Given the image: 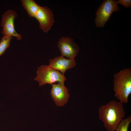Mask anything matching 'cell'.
<instances>
[{"instance_id":"6da1fadb","label":"cell","mask_w":131,"mask_h":131,"mask_svg":"<svg viewBox=\"0 0 131 131\" xmlns=\"http://www.w3.org/2000/svg\"><path fill=\"white\" fill-rule=\"evenodd\" d=\"M98 111L99 119L108 131H115L125 115L123 104L115 100L101 106Z\"/></svg>"},{"instance_id":"7a4b0ae2","label":"cell","mask_w":131,"mask_h":131,"mask_svg":"<svg viewBox=\"0 0 131 131\" xmlns=\"http://www.w3.org/2000/svg\"><path fill=\"white\" fill-rule=\"evenodd\" d=\"M114 79L115 96L122 104L128 103L131 93V68H125L116 73Z\"/></svg>"},{"instance_id":"3957f363","label":"cell","mask_w":131,"mask_h":131,"mask_svg":"<svg viewBox=\"0 0 131 131\" xmlns=\"http://www.w3.org/2000/svg\"><path fill=\"white\" fill-rule=\"evenodd\" d=\"M37 76L34 80L38 81L40 86L46 83L51 85L57 82L64 84L66 78L58 70L54 69L49 65H42L38 67Z\"/></svg>"},{"instance_id":"277c9868","label":"cell","mask_w":131,"mask_h":131,"mask_svg":"<svg viewBox=\"0 0 131 131\" xmlns=\"http://www.w3.org/2000/svg\"><path fill=\"white\" fill-rule=\"evenodd\" d=\"M118 4L117 1L114 0H106L103 2L96 12L95 21L97 27H103L113 12L119 10Z\"/></svg>"},{"instance_id":"5b68a950","label":"cell","mask_w":131,"mask_h":131,"mask_svg":"<svg viewBox=\"0 0 131 131\" xmlns=\"http://www.w3.org/2000/svg\"><path fill=\"white\" fill-rule=\"evenodd\" d=\"M17 16L16 13L13 10L6 11L2 16L0 25L2 27L1 32L4 35L15 37L17 40H20L22 38V36L16 31L14 25V21Z\"/></svg>"},{"instance_id":"8992f818","label":"cell","mask_w":131,"mask_h":131,"mask_svg":"<svg viewBox=\"0 0 131 131\" xmlns=\"http://www.w3.org/2000/svg\"><path fill=\"white\" fill-rule=\"evenodd\" d=\"M57 46L62 55L68 59H74L79 51V47L72 39L63 37L58 41Z\"/></svg>"},{"instance_id":"52a82bcc","label":"cell","mask_w":131,"mask_h":131,"mask_svg":"<svg viewBox=\"0 0 131 131\" xmlns=\"http://www.w3.org/2000/svg\"><path fill=\"white\" fill-rule=\"evenodd\" d=\"M35 18L39 22L40 28L46 33L50 29L54 22L52 11L46 6H40Z\"/></svg>"},{"instance_id":"ba28073f","label":"cell","mask_w":131,"mask_h":131,"mask_svg":"<svg viewBox=\"0 0 131 131\" xmlns=\"http://www.w3.org/2000/svg\"><path fill=\"white\" fill-rule=\"evenodd\" d=\"M50 94L56 105L58 106H63L67 102L70 95L68 90L60 82L52 85Z\"/></svg>"},{"instance_id":"9c48e42d","label":"cell","mask_w":131,"mask_h":131,"mask_svg":"<svg viewBox=\"0 0 131 131\" xmlns=\"http://www.w3.org/2000/svg\"><path fill=\"white\" fill-rule=\"evenodd\" d=\"M76 64L74 59H66L61 55L53 59H50L49 66L54 69L59 71L61 73L64 75L67 70L74 67Z\"/></svg>"},{"instance_id":"30bf717a","label":"cell","mask_w":131,"mask_h":131,"mask_svg":"<svg viewBox=\"0 0 131 131\" xmlns=\"http://www.w3.org/2000/svg\"><path fill=\"white\" fill-rule=\"evenodd\" d=\"M22 5L29 16L35 17L40 6L33 0H21Z\"/></svg>"},{"instance_id":"8fae6325","label":"cell","mask_w":131,"mask_h":131,"mask_svg":"<svg viewBox=\"0 0 131 131\" xmlns=\"http://www.w3.org/2000/svg\"><path fill=\"white\" fill-rule=\"evenodd\" d=\"M12 38V36L7 35H4L1 38L0 41V56L10 47Z\"/></svg>"},{"instance_id":"7c38bea8","label":"cell","mask_w":131,"mask_h":131,"mask_svg":"<svg viewBox=\"0 0 131 131\" xmlns=\"http://www.w3.org/2000/svg\"><path fill=\"white\" fill-rule=\"evenodd\" d=\"M131 122V116L130 115L121 120L117 126L115 131H128Z\"/></svg>"},{"instance_id":"4fadbf2b","label":"cell","mask_w":131,"mask_h":131,"mask_svg":"<svg viewBox=\"0 0 131 131\" xmlns=\"http://www.w3.org/2000/svg\"><path fill=\"white\" fill-rule=\"evenodd\" d=\"M117 2L118 3L120 4L126 8H129L131 6V0H119Z\"/></svg>"}]
</instances>
